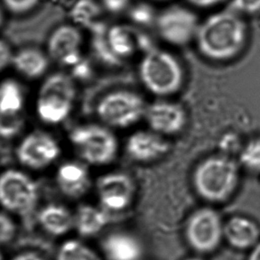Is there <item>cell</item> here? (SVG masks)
<instances>
[{
  "label": "cell",
  "instance_id": "cell-9",
  "mask_svg": "<svg viewBox=\"0 0 260 260\" xmlns=\"http://www.w3.org/2000/svg\"><path fill=\"white\" fill-rule=\"evenodd\" d=\"M154 25L164 42L174 47H184L194 40L200 22L191 9L174 5L158 14Z\"/></svg>",
  "mask_w": 260,
  "mask_h": 260
},
{
  "label": "cell",
  "instance_id": "cell-23",
  "mask_svg": "<svg viewBox=\"0 0 260 260\" xmlns=\"http://www.w3.org/2000/svg\"><path fill=\"white\" fill-rule=\"evenodd\" d=\"M108 28L105 22L98 21L88 29L92 34L91 50L96 62L110 68H118L124 61L116 56L109 46L106 36Z\"/></svg>",
  "mask_w": 260,
  "mask_h": 260
},
{
  "label": "cell",
  "instance_id": "cell-13",
  "mask_svg": "<svg viewBox=\"0 0 260 260\" xmlns=\"http://www.w3.org/2000/svg\"><path fill=\"white\" fill-rule=\"evenodd\" d=\"M47 41L49 56L62 66L73 67L83 58L80 53L82 36L80 29L74 26L60 24Z\"/></svg>",
  "mask_w": 260,
  "mask_h": 260
},
{
  "label": "cell",
  "instance_id": "cell-15",
  "mask_svg": "<svg viewBox=\"0 0 260 260\" xmlns=\"http://www.w3.org/2000/svg\"><path fill=\"white\" fill-rule=\"evenodd\" d=\"M224 239L234 249H252L260 241V228L249 217H232L224 223Z\"/></svg>",
  "mask_w": 260,
  "mask_h": 260
},
{
  "label": "cell",
  "instance_id": "cell-38",
  "mask_svg": "<svg viewBox=\"0 0 260 260\" xmlns=\"http://www.w3.org/2000/svg\"><path fill=\"white\" fill-rule=\"evenodd\" d=\"M12 260H45L42 256L33 252H25L19 254Z\"/></svg>",
  "mask_w": 260,
  "mask_h": 260
},
{
  "label": "cell",
  "instance_id": "cell-22",
  "mask_svg": "<svg viewBox=\"0 0 260 260\" xmlns=\"http://www.w3.org/2000/svg\"><path fill=\"white\" fill-rule=\"evenodd\" d=\"M108 221L105 210L84 204L74 215V228L81 236L90 237L100 233L108 224Z\"/></svg>",
  "mask_w": 260,
  "mask_h": 260
},
{
  "label": "cell",
  "instance_id": "cell-12",
  "mask_svg": "<svg viewBox=\"0 0 260 260\" xmlns=\"http://www.w3.org/2000/svg\"><path fill=\"white\" fill-rule=\"evenodd\" d=\"M144 119L150 129L164 137L180 133L187 122V114L177 103L158 100L147 105Z\"/></svg>",
  "mask_w": 260,
  "mask_h": 260
},
{
  "label": "cell",
  "instance_id": "cell-17",
  "mask_svg": "<svg viewBox=\"0 0 260 260\" xmlns=\"http://www.w3.org/2000/svg\"><path fill=\"white\" fill-rule=\"evenodd\" d=\"M56 183L60 191L70 198H80L90 187L87 168L79 162H66L59 167Z\"/></svg>",
  "mask_w": 260,
  "mask_h": 260
},
{
  "label": "cell",
  "instance_id": "cell-14",
  "mask_svg": "<svg viewBox=\"0 0 260 260\" xmlns=\"http://www.w3.org/2000/svg\"><path fill=\"white\" fill-rule=\"evenodd\" d=\"M170 150L163 136L152 130H138L130 135L126 143V152L138 162H152L161 158Z\"/></svg>",
  "mask_w": 260,
  "mask_h": 260
},
{
  "label": "cell",
  "instance_id": "cell-26",
  "mask_svg": "<svg viewBox=\"0 0 260 260\" xmlns=\"http://www.w3.org/2000/svg\"><path fill=\"white\" fill-rule=\"evenodd\" d=\"M102 8L95 0H77L70 10L69 15L77 24L87 28L98 22Z\"/></svg>",
  "mask_w": 260,
  "mask_h": 260
},
{
  "label": "cell",
  "instance_id": "cell-6",
  "mask_svg": "<svg viewBox=\"0 0 260 260\" xmlns=\"http://www.w3.org/2000/svg\"><path fill=\"white\" fill-rule=\"evenodd\" d=\"M70 140L81 159L91 165L112 163L118 154L119 142L107 126L87 124L74 127Z\"/></svg>",
  "mask_w": 260,
  "mask_h": 260
},
{
  "label": "cell",
  "instance_id": "cell-28",
  "mask_svg": "<svg viewBox=\"0 0 260 260\" xmlns=\"http://www.w3.org/2000/svg\"><path fill=\"white\" fill-rule=\"evenodd\" d=\"M240 163L248 170L260 172V138L249 140L239 156Z\"/></svg>",
  "mask_w": 260,
  "mask_h": 260
},
{
  "label": "cell",
  "instance_id": "cell-8",
  "mask_svg": "<svg viewBox=\"0 0 260 260\" xmlns=\"http://www.w3.org/2000/svg\"><path fill=\"white\" fill-rule=\"evenodd\" d=\"M39 199L36 182L20 170L0 174V205L12 213L24 215L35 208Z\"/></svg>",
  "mask_w": 260,
  "mask_h": 260
},
{
  "label": "cell",
  "instance_id": "cell-41",
  "mask_svg": "<svg viewBox=\"0 0 260 260\" xmlns=\"http://www.w3.org/2000/svg\"><path fill=\"white\" fill-rule=\"evenodd\" d=\"M184 260H203V259H202V258H200V257H197V256H196V257H195V256H192V257H188V258H186V259H184Z\"/></svg>",
  "mask_w": 260,
  "mask_h": 260
},
{
  "label": "cell",
  "instance_id": "cell-29",
  "mask_svg": "<svg viewBox=\"0 0 260 260\" xmlns=\"http://www.w3.org/2000/svg\"><path fill=\"white\" fill-rule=\"evenodd\" d=\"M156 14L154 8L146 3H138L130 7L128 9V17L130 21L138 27H149L155 24Z\"/></svg>",
  "mask_w": 260,
  "mask_h": 260
},
{
  "label": "cell",
  "instance_id": "cell-32",
  "mask_svg": "<svg viewBox=\"0 0 260 260\" xmlns=\"http://www.w3.org/2000/svg\"><path fill=\"white\" fill-rule=\"evenodd\" d=\"M94 70L93 62L87 58L82 60L72 67V77L74 80L83 82H90L94 79Z\"/></svg>",
  "mask_w": 260,
  "mask_h": 260
},
{
  "label": "cell",
  "instance_id": "cell-27",
  "mask_svg": "<svg viewBox=\"0 0 260 260\" xmlns=\"http://www.w3.org/2000/svg\"><path fill=\"white\" fill-rule=\"evenodd\" d=\"M56 260L102 259L94 249L84 244L83 242H79L77 240H70L62 243L59 248Z\"/></svg>",
  "mask_w": 260,
  "mask_h": 260
},
{
  "label": "cell",
  "instance_id": "cell-37",
  "mask_svg": "<svg viewBox=\"0 0 260 260\" xmlns=\"http://www.w3.org/2000/svg\"><path fill=\"white\" fill-rule=\"evenodd\" d=\"M185 1L188 4L191 5L195 8L208 9V8H215L218 5L224 3L226 0H185Z\"/></svg>",
  "mask_w": 260,
  "mask_h": 260
},
{
  "label": "cell",
  "instance_id": "cell-1",
  "mask_svg": "<svg viewBox=\"0 0 260 260\" xmlns=\"http://www.w3.org/2000/svg\"><path fill=\"white\" fill-rule=\"evenodd\" d=\"M194 40L203 57L225 62L237 57L245 48L248 28L244 20L231 9L217 12L200 22Z\"/></svg>",
  "mask_w": 260,
  "mask_h": 260
},
{
  "label": "cell",
  "instance_id": "cell-33",
  "mask_svg": "<svg viewBox=\"0 0 260 260\" xmlns=\"http://www.w3.org/2000/svg\"><path fill=\"white\" fill-rule=\"evenodd\" d=\"M16 235V224L11 217L0 213V246L11 242Z\"/></svg>",
  "mask_w": 260,
  "mask_h": 260
},
{
  "label": "cell",
  "instance_id": "cell-5",
  "mask_svg": "<svg viewBox=\"0 0 260 260\" xmlns=\"http://www.w3.org/2000/svg\"><path fill=\"white\" fill-rule=\"evenodd\" d=\"M98 118L106 126L127 128L145 118L147 105L134 91L116 89L103 94L94 103Z\"/></svg>",
  "mask_w": 260,
  "mask_h": 260
},
{
  "label": "cell",
  "instance_id": "cell-3",
  "mask_svg": "<svg viewBox=\"0 0 260 260\" xmlns=\"http://www.w3.org/2000/svg\"><path fill=\"white\" fill-rule=\"evenodd\" d=\"M138 77L149 93L168 98L183 87L184 70L172 53L155 47L143 55L138 65Z\"/></svg>",
  "mask_w": 260,
  "mask_h": 260
},
{
  "label": "cell",
  "instance_id": "cell-42",
  "mask_svg": "<svg viewBox=\"0 0 260 260\" xmlns=\"http://www.w3.org/2000/svg\"><path fill=\"white\" fill-rule=\"evenodd\" d=\"M154 1H158V2H164V1H168V0H154Z\"/></svg>",
  "mask_w": 260,
  "mask_h": 260
},
{
  "label": "cell",
  "instance_id": "cell-43",
  "mask_svg": "<svg viewBox=\"0 0 260 260\" xmlns=\"http://www.w3.org/2000/svg\"><path fill=\"white\" fill-rule=\"evenodd\" d=\"M0 260H2V257H1V255H0Z\"/></svg>",
  "mask_w": 260,
  "mask_h": 260
},
{
  "label": "cell",
  "instance_id": "cell-18",
  "mask_svg": "<svg viewBox=\"0 0 260 260\" xmlns=\"http://www.w3.org/2000/svg\"><path fill=\"white\" fill-rule=\"evenodd\" d=\"M12 63L19 73L33 80L46 73L49 67V59L39 47H25L13 55Z\"/></svg>",
  "mask_w": 260,
  "mask_h": 260
},
{
  "label": "cell",
  "instance_id": "cell-10",
  "mask_svg": "<svg viewBox=\"0 0 260 260\" xmlns=\"http://www.w3.org/2000/svg\"><path fill=\"white\" fill-rule=\"evenodd\" d=\"M61 152L57 142L42 131L26 136L19 144L16 157L19 162L30 170H40L50 166Z\"/></svg>",
  "mask_w": 260,
  "mask_h": 260
},
{
  "label": "cell",
  "instance_id": "cell-20",
  "mask_svg": "<svg viewBox=\"0 0 260 260\" xmlns=\"http://www.w3.org/2000/svg\"><path fill=\"white\" fill-rule=\"evenodd\" d=\"M73 104V101L56 94H40L37 112L44 123L56 125L68 118Z\"/></svg>",
  "mask_w": 260,
  "mask_h": 260
},
{
  "label": "cell",
  "instance_id": "cell-24",
  "mask_svg": "<svg viewBox=\"0 0 260 260\" xmlns=\"http://www.w3.org/2000/svg\"><path fill=\"white\" fill-rule=\"evenodd\" d=\"M24 94L20 84L6 80L0 84V113H19L23 106Z\"/></svg>",
  "mask_w": 260,
  "mask_h": 260
},
{
  "label": "cell",
  "instance_id": "cell-16",
  "mask_svg": "<svg viewBox=\"0 0 260 260\" xmlns=\"http://www.w3.org/2000/svg\"><path fill=\"white\" fill-rule=\"evenodd\" d=\"M102 248L108 260H141L144 256L141 241L125 232L107 235L103 241Z\"/></svg>",
  "mask_w": 260,
  "mask_h": 260
},
{
  "label": "cell",
  "instance_id": "cell-7",
  "mask_svg": "<svg viewBox=\"0 0 260 260\" xmlns=\"http://www.w3.org/2000/svg\"><path fill=\"white\" fill-rule=\"evenodd\" d=\"M224 224L213 208H200L190 215L185 224L184 235L188 244L196 252H212L224 239Z\"/></svg>",
  "mask_w": 260,
  "mask_h": 260
},
{
  "label": "cell",
  "instance_id": "cell-2",
  "mask_svg": "<svg viewBox=\"0 0 260 260\" xmlns=\"http://www.w3.org/2000/svg\"><path fill=\"white\" fill-rule=\"evenodd\" d=\"M240 170L235 160L222 155L210 156L197 165L192 174L195 191L210 203H223L238 186Z\"/></svg>",
  "mask_w": 260,
  "mask_h": 260
},
{
  "label": "cell",
  "instance_id": "cell-35",
  "mask_svg": "<svg viewBox=\"0 0 260 260\" xmlns=\"http://www.w3.org/2000/svg\"><path fill=\"white\" fill-rule=\"evenodd\" d=\"M131 0H101L102 7L106 11L118 15L129 8Z\"/></svg>",
  "mask_w": 260,
  "mask_h": 260
},
{
  "label": "cell",
  "instance_id": "cell-19",
  "mask_svg": "<svg viewBox=\"0 0 260 260\" xmlns=\"http://www.w3.org/2000/svg\"><path fill=\"white\" fill-rule=\"evenodd\" d=\"M39 223L44 231L54 236H61L74 228V216L65 207L50 204L39 213Z\"/></svg>",
  "mask_w": 260,
  "mask_h": 260
},
{
  "label": "cell",
  "instance_id": "cell-40",
  "mask_svg": "<svg viewBox=\"0 0 260 260\" xmlns=\"http://www.w3.org/2000/svg\"><path fill=\"white\" fill-rule=\"evenodd\" d=\"M3 20H4V18H3V13H2V10L0 8V27L3 24Z\"/></svg>",
  "mask_w": 260,
  "mask_h": 260
},
{
  "label": "cell",
  "instance_id": "cell-34",
  "mask_svg": "<svg viewBox=\"0 0 260 260\" xmlns=\"http://www.w3.org/2000/svg\"><path fill=\"white\" fill-rule=\"evenodd\" d=\"M230 9L239 15L256 14L260 11V0H231Z\"/></svg>",
  "mask_w": 260,
  "mask_h": 260
},
{
  "label": "cell",
  "instance_id": "cell-4",
  "mask_svg": "<svg viewBox=\"0 0 260 260\" xmlns=\"http://www.w3.org/2000/svg\"><path fill=\"white\" fill-rule=\"evenodd\" d=\"M64 15L59 5L42 4L34 11L8 22L4 29L5 38L17 47H38L47 41L52 31L62 22Z\"/></svg>",
  "mask_w": 260,
  "mask_h": 260
},
{
  "label": "cell",
  "instance_id": "cell-21",
  "mask_svg": "<svg viewBox=\"0 0 260 260\" xmlns=\"http://www.w3.org/2000/svg\"><path fill=\"white\" fill-rule=\"evenodd\" d=\"M138 29L126 25H113L107 30L109 46L117 57L123 61L138 51Z\"/></svg>",
  "mask_w": 260,
  "mask_h": 260
},
{
  "label": "cell",
  "instance_id": "cell-31",
  "mask_svg": "<svg viewBox=\"0 0 260 260\" xmlns=\"http://www.w3.org/2000/svg\"><path fill=\"white\" fill-rule=\"evenodd\" d=\"M5 8L16 16L27 15L40 7L41 0H2Z\"/></svg>",
  "mask_w": 260,
  "mask_h": 260
},
{
  "label": "cell",
  "instance_id": "cell-30",
  "mask_svg": "<svg viewBox=\"0 0 260 260\" xmlns=\"http://www.w3.org/2000/svg\"><path fill=\"white\" fill-rule=\"evenodd\" d=\"M24 119L19 113H0V138L12 139L21 133Z\"/></svg>",
  "mask_w": 260,
  "mask_h": 260
},
{
  "label": "cell",
  "instance_id": "cell-36",
  "mask_svg": "<svg viewBox=\"0 0 260 260\" xmlns=\"http://www.w3.org/2000/svg\"><path fill=\"white\" fill-rule=\"evenodd\" d=\"M13 54L8 42L0 40V72L7 68L12 62Z\"/></svg>",
  "mask_w": 260,
  "mask_h": 260
},
{
  "label": "cell",
  "instance_id": "cell-39",
  "mask_svg": "<svg viewBox=\"0 0 260 260\" xmlns=\"http://www.w3.org/2000/svg\"><path fill=\"white\" fill-rule=\"evenodd\" d=\"M247 260H260V241L251 249Z\"/></svg>",
  "mask_w": 260,
  "mask_h": 260
},
{
  "label": "cell",
  "instance_id": "cell-25",
  "mask_svg": "<svg viewBox=\"0 0 260 260\" xmlns=\"http://www.w3.org/2000/svg\"><path fill=\"white\" fill-rule=\"evenodd\" d=\"M73 77L63 73H55L47 77L40 88V94H52L74 101L76 87Z\"/></svg>",
  "mask_w": 260,
  "mask_h": 260
},
{
  "label": "cell",
  "instance_id": "cell-11",
  "mask_svg": "<svg viewBox=\"0 0 260 260\" xmlns=\"http://www.w3.org/2000/svg\"><path fill=\"white\" fill-rule=\"evenodd\" d=\"M96 190L104 210L122 211L129 206L134 198V181L127 174L112 172L98 179Z\"/></svg>",
  "mask_w": 260,
  "mask_h": 260
}]
</instances>
